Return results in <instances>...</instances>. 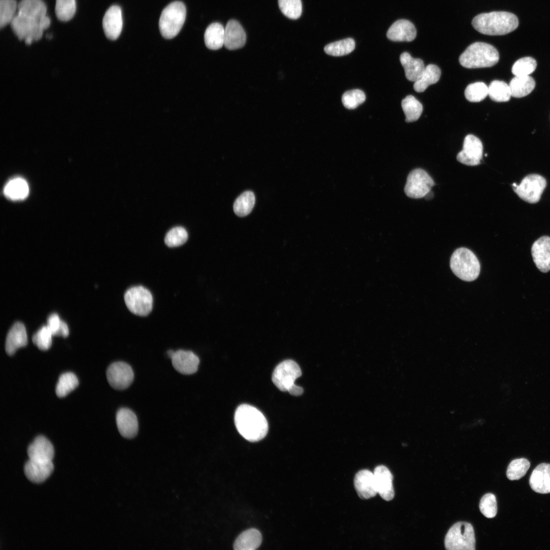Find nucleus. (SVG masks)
Masks as SVG:
<instances>
[{
    "label": "nucleus",
    "mask_w": 550,
    "mask_h": 550,
    "mask_svg": "<svg viewBox=\"0 0 550 550\" xmlns=\"http://www.w3.org/2000/svg\"><path fill=\"white\" fill-rule=\"evenodd\" d=\"M28 337L25 327L20 322H15L8 333L5 350L8 355H13L16 350L26 345Z\"/></svg>",
    "instance_id": "23"
},
{
    "label": "nucleus",
    "mask_w": 550,
    "mask_h": 550,
    "mask_svg": "<svg viewBox=\"0 0 550 550\" xmlns=\"http://www.w3.org/2000/svg\"><path fill=\"white\" fill-rule=\"evenodd\" d=\"M530 466V463L524 458L513 460L509 464L506 475L510 480H519L524 477Z\"/></svg>",
    "instance_id": "38"
},
{
    "label": "nucleus",
    "mask_w": 550,
    "mask_h": 550,
    "mask_svg": "<svg viewBox=\"0 0 550 550\" xmlns=\"http://www.w3.org/2000/svg\"><path fill=\"white\" fill-rule=\"evenodd\" d=\"M531 254L537 268L547 272L550 270V237L543 236L536 240L532 246Z\"/></svg>",
    "instance_id": "14"
},
{
    "label": "nucleus",
    "mask_w": 550,
    "mask_h": 550,
    "mask_svg": "<svg viewBox=\"0 0 550 550\" xmlns=\"http://www.w3.org/2000/svg\"><path fill=\"white\" fill-rule=\"evenodd\" d=\"M246 42L245 33L238 21L229 20L225 28L224 45L229 50L242 47Z\"/></svg>",
    "instance_id": "21"
},
{
    "label": "nucleus",
    "mask_w": 550,
    "mask_h": 550,
    "mask_svg": "<svg viewBox=\"0 0 550 550\" xmlns=\"http://www.w3.org/2000/svg\"><path fill=\"white\" fill-rule=\"evenodd\" d=\"M186 14L184 4L179 1L173 2L162 10L159 20V28L162 36L172 39L180 31Z\"/></svg>",
    "instance_id": "6"
},
{
    "label": "nucleus",
    "mask_w": 550,
    "mask_h": 550,
    "mask_svg": "<svg viewBox=\"0 0 550 550\" xmlns=\"http://www.w3.org/2000/svg\"><path fill=\"white\" fill-rule=\"evenodd\" d=\"M499 54L492 45L481 42H476L469 46L460 55L459 61L466 68L490 67L496 64Z\"/></svg>",
    "instance_id": "3"
},
{
    "label": "nucleus",
    "mask_w": 550,
    "mask_h": 550,
    "mask_svg": "<svg viewBox=\"0 0 550 550\" xmlns=\"http://www.w3.org/2000/svg\"><path fill=\"white\" fill-rule=\"evenodd\" d=\"M434 184L432 178L425 170L416 169L408 175L404 191L409 198H422L430 192Z\"/></svg>",
    "instance_id": "10"
},
{
    "label": "nucleus",
    "mask_w": 550,
    "mask_h": 550,
    "mask_svg": "<svg viewBox=\"0 0 550 550\" xmlns=\"http://www.w3.org/2000/svg\"><path fill=\"white\" fill-rule=\"evenodd\" d=\"M509 86L511 96L521 98L528 95L534 90L535 81L529 75L515 76L511 80Z\"/></svg>",
    "instance_id": "30"
},
{
    "label": "nucleus",
    "mask_w": 550,
    "mask_h": 550,
    "mask_svg": "<svg viewBox=\"0 0 550 550\" xmlns=\"http://www.w3.org/2000/svg\"><path fill=\"white\" fill-rule=\"evenodd\" d=\"M78 385L76 376L72 372L62 374L59 377L56 388L57 395L62 398L67 396Z\"/></svg>",
    "instance_id": "36"
},
{
    "label": "nucleus",
    "mask_w": 550,
    "mask_h": 550,
    "mask_svg": "<svg viewBox=\"0 0 550 550\" xmlns=\"http://www.w3.org/2000/svg\"><path fill=\"white\" fill-rule=\"evenodd\" d=\"M53 470V465L51 461L29 459L24 466V474L27 478L37 483L45 481Z\"/></svg>",
    "instance_id": "18"
},
{
    "label": "nucleus",
    "mask_w": 550,
    "mask_h": 550,
    "mask_svg": "<svg viewBox=\"0 0 550 550\" xmlns=\"http://www.w3.org/2000/svg\"><path fill=\"white\" fill-rule=\"evenodd\" d=\"M529 483L537 493H550V464L542 463L537 465L531 475Z\"/></svg>",
    "instance_id": "24"
},
{
    "label": "nucleus",
    "mask_w": 550,
    "mask_h": 550,
    "mask_svg": "<svg viewBox=\"0 0 550 550\" xmlns=\"http://www.w3.org/2000/svg\"><path fill=\"white\" fill-rule=\"evenodd\" d=\"M255 203V197L252 191L242 193L235 201L233 210L238 216H246L252 211Z\"/></svg>",
    "instance_id": "33"
},
{
    "label": "nucleus",
    "mask_w": 550,
    "mask_h": 550,
    "mask_svg": "<svg viewBox=\"0 0 550 550\" xmlns=\"http://www.w3.org/2000/svg\"><path fill=\"white\" fill-rule=\"evenodd\" d=\"M488 95V87L483 82L469 85L464 91L466 99L473 102H480Z\"/></svg>",
    "instance_id": "39"
},
{
    "label": "nucleus",
    "mask_w": 550,
    "mask_h": 550,
    "mask_svg": "<svg viewBox=\"0 0 550 550\" xmlns=\"http://www.w3.org/2000/svg\"><path fill=\"white\" fill-rule=\"evenodd\" d=\"M27 182L21 178H16L10 180L4 187V194L9 199L20 200L25 199L29 194Z\"/></svg>",
    "instance_id": "32"
},
{
    "label": "nucleus",
    "mask_w": 550,
    "mask_h": 550,
    "mask_svg": "<svg viewBox=\"0 0 550 550\" xmlns=\"http://www.w3.org/2000/svg\"><path fill=\"white\" fill-rule=\"evenodd\" d=\"M475 537L472 525L459 521L453 525L448 531L445 539V548L448 550H474Z\"/></svg>",
    "instance_id": "7"
},
{
    "label": "nucleus",
    "mask_w": 550,
    "mask_h": 550,
    "mask_svg": "<svg viewBox=\"0 0 550 550\" xmlns=\"http://www.w3.org/2000/svg\"><path fill=\"white\" fill-rule=\"evenodd\" d=\"M366 99L364 92L359 89H353L345 92L342 96V102L346 108L351 109L357 107Z\"/></svg>",
    "instance_id": "45"
},
{
    "label": "nucleus",
    "mask_w": 550,
    "mask_h": 550,
    "mask_svg": "<svg viewBox=\"0 0 550 550\" xmlns=\"http://www.w3.org/2000/svg\"><path fill=\"white\" fill-rule=\"evenodd\" d=\"M174 352L175 351H174L173 350H169L168 351L167 354L170 359H171V358L172 357L174 353Z\"/></svg>",
    "instance_id": "50"
},
{
    "label": "nucleus",
    "mask_w": 550,
    "mask_h": 550,
    "mask_svg": "<svg viewBox=\"0 0 550 550\" xmlns=\"http://www.w3.org/2000/svg\"><path fill=\"white\" fill-rule=\"evenodd\" d=\"M441 71L438 66L429 64L425 67L421 77L414 85L417 92H424L429 86L437 82L440 78Z\"/></svg>",
    "instance_id": "31"
},
{
    "label": "nucleus",
    "mask_w": 550,
    "mask_h": 550,
    "mask_svg": "<svg viewBox=\"0 0 550 550\" xmlns=\"http://www.w3.org/2000/svg\"><path fill=\"white\" fill-rule=\"evenodd\" d=\"M50 23V18L46 16L43 17L39 21V24L43 30L47 29L49 26Z\"/></svg>",
    "instance_id": "49"
},
{
    "label": "nucleus",
    "mask_w": 550,
    "mask_h": 550,
    "mask_svg": "<svg viewBox=\"0 0 550 550\" xmlns=\"http://www.w3.org/2000/svg\"><path fill=\"white\" fill-rule=\"evenodd\" d=\"M377 493L384 500H392L395 495L393 485V477L390 470L385 466H376L373 472Z\"/></svg>",
    "instance_id": "19"
},
{
    "label": "nucleus",
    "mask_w": 550,
    "mask_h": 550,
    "mask_svg": "<svg viewBox=\"0 0 550 550\" xmlns=\"http://www.w3.org/2000/svg\"><path fill=\"white\" fill-rule=\"evenodd\" d=\"M472 24L481 34L504 35L514 31L518 25V20L516 16L510 12L493 11L476 16L472 20Z\"/></svg>",
    "instance_id": "2"
},
{
    "label": "nucleus",
    "mask_w": 550,
    "mask_h": 550,
    "mask_svg": "<svg viewBox=\"0 0 550 550\" xmlns=\"http://www.w3.org/2000/svg\"><path fill=\"white\" fill-rule=\"evenodd\" d=\"M116 423L121 435L126 438L134 437L139 426L136 415L128 408H121L116 414Z\"/></svg>",
    "instance_id": "17"
},
{
    "label": "nucleus",
    "mask_w": 550,
    "mask_h": 550,
    "mask_svg": "<svg viewBox=\"0 0 550 550\" xmlns=\"http://www.w3.org/2000/svg\"><path fill=\"white\" fill-rule=\"evenodd\" d=\"M52 335L47 325L42 326L33 336L34 344L41 350H47L51 346Z\"/></svg>",
    "instance_id": "47"
},
{
    "label": "nucleus",
    "mask_w": 550,
    "mask_h": 550,
    "mask_svg": "<svg viewBox=\"0 0 550 550\" xmlns=\"http://www.w3.org/2000/svg\"><path fill=\"white\" fill-rule=\"evenodd\" d=\"M400 61L408 80L415 82L421 77L425 68L421 59L413 58L409 53L404 52L400 55Z\"/></svg>",
    "instance_id": "26"
},
{
    "label": "nucleus",
    "mask_w": 550,
    "mask_h": 550,
    "mask_svg": "<svg viewBox=\"0 0 550 550\" xmlns=\"http://www.w3.org/2000/svg\"><path fill=\"white\" fill-rule=\"evenodd\" d=\"M401 106L405 116V121H417L423 112L422 104L413 95H408L402 100Z\"/></svg>",
    "instance_id": "34"
},
{
    "label": "nucleus",
    "mask_w": 550,
    "mask_h": 550,
    "mask_svg": "<svg viewBox=\"0 0 550 550\" xmlns=\"http://www.w3.org/2000/svg\"><path fill=\"white\" fill-rule=\"evenodd\" d=\"M47 326L51 332L53 336H62L66 337L69 335V328L67 324L63 320H61L58 315L56 313L51 314L47 318Z\"/></svg>",
    "instance_id": "46"
},
{
    "label": "nucleus",
    "mask_w": 550,
    "mask_h": 550,
    "mask_svg": "<svg viewBox=\"0 0 550 550\" xmlns=\"http://www.w3.org/2000/svg\"><path fill=\"white\" fill-rule=\"evenodd\" d=\"M483 145L481 141L473 134L467 135L464 140L463 149L457 155L460 163L470 166L480 163L482 157Z\"/></svg>",
    "instance_id": "13"
},
{
    "label": "nucleus",
    "mask_w": 550,
    "mask_h": 550,
    "mask_svg": "<svg viewBox=\"0 0 550 550\" xmlns=\"http://www.w3.org/2000/svg\"><path fill=\"white\" fill-rule=\"evenodd\" d=\"M51 37H52V36H50V35H46V37L48 38H51Z\"/></svg>",
    "instance_id": "51"
},
{
    "label": "nucleus",
    "mask_w": 550,
    "mask_h": 550,
    "mask_svg": "<svg viewBox=\"0 0 550 550\" xmlns=\"http://www.w3.org/2000/svg\"><path fill=\"white\" fill-rule=\"evenodd\" d=\"M234 422L239 433L246 440H261L268 430L267 421L262 413L248 404H241L236 410Z\"/></svg>",
    "instance_id": "1"
},
{
    "label": "nucleus",
    "mask_w": 550,
    "mask_h": 550,
    "mask_svg": "<svg viewBox=\"0 0 550 550\" xmlns=\"http://www.w3.org/2000/svg\"><path fill=\"white\" fill-rule=\"evenodd\" d=\"M124 299L127 309L136 315L146 316L152 310V295L148 289L142 286L129 288L124 294Z\"/></svg>",
    "instance_id": "8"
},
{
    "label": "nucleus",
    "mask_w": 550,
    "mask_h": 550,
    "mask_svg": "<svg viewBox=\"0 0 550 550\" xmlns=\"http://www.w3.org/2000/svg\"><path fill=\"white\" fill-rule=\"evenodd\" d=\"M102 25L107 38L114 40L119 37L123 27L122 11L119 6L113 5L108 8L104 15Z\"/></svg>",
    "instance_id": "16"
},
{
    "label": "nucleus",
    "mask_w": 550,
    "mask_h": 550,
    "mask_svg": "<svg viewBox=\"0 0 550 550\" xmlns=\"http://www.w3.org/2000/svg\"><path fill=\"white\" fill-rule=\"evenodd\" d=\"M417 35L416 29L410 21L399 19L395 21L389 29L387 36L393 41L409 42L414 40Z\"/></svg>",
    "instance_id": "22"
},
{
    "label": "nucleus",
    "mask_w": 550,
    "mask_h": 550,
    "mask_svg": "<svg viewBox=\"0 0 550 550\" xmlns=\"http://www.w3.org/2000/svg\"><path fill=\"white\" fill-rule=\"evenodd\" d=\"M18 14L38 22L46 16L47 8L42 0H21L18 4Z\"/></svg>",
    "instance_id": "27"
},
{
    "label": "nucleus",
    "mask_w": 550,
    "mask_h": 550,
    "mask_svg": "<svg viewBox=\"0 0 550 550\" xmlns=\"http://www.w3.org/2000/svg\"><path fill=\"white\" fill-rule=\"evenodd\" d=\"M479 508L485 517H494L497 513V503L495 496L491 493L484 495L480 500Z\"/></svg>",
    "instance_id": "48"
},
{
    "label": "nucleus",
    "mask_w": 550,
    "mask_h": 550,
    "mask_svg": "<svg viewBox=\"0 0 550 550\" xmlns=\"http://www.w3.org/2000/svg\"><path fill=\"white\" fill-rule=\"evenodd\" d=\"M301 375V370L296 363L288 360L276 367L272 373V380L280 391H287L293 396H299L303 393V389L295 385L294 381Z\"/></svg>",
    "instance_id": "5"
},
{
    "label": "nucleus",
    "mask_w": 550,
    "mask_h": 550,
    "mask_svg": "<svg viewBox=\"0 0 550 550\" xmlns=\"http://www.w3.org/2000/svg\"><path fill=\"white\" fill-rule=\"evenodd\" d=\"M537 66L536 60L527 57L517 60L512 67V72L515 76H527L533 73Z\"/></svg>",
    "instance_id": "42"
},
{
    "label": "nucleus",
    "mask_w": 550,
    "mask_h": 550,
    "mask_svg": "<svg viewBox=\"0 0 550 550\" xmlns=\"http://www.w3.org/2000/svg\"><path fill=\"white\" fill-rule=\"evenodd\" d=\"M225 28L222 24L214 22L210 24L204 34L206 46L210 49L217 50L224 45Z\"/></svg>",
    "instance_id": "29"
},
{
    "label": "nucleus",
    "mask_w": 550,
    "mask_h": 550,
    "mask_svg": "<svg viewBox=\"0 0 550 550\" xmlns=\"http://www.w3.org/2000/svg\"><path fill=\"white\" fill-rule=\"evenodd\" d=\"M278 5L282 13L291 19H297L302 13L301 0H278Z\"/></svg>",
    "instance_id": "41"
},
{
    "label": "nucleus",
    "mask_w": 550,
    "mask_h": 550,
    "mask_svg": "<svg viewBox=\"0 0 550 550\" xmlns=\"http://www.w3.org/2000/svg\"><path fill=\"white\" fill-rule=\"evenodd\" d=\"M354 485L359 497L368 499L374 497L377 493L373 473L367 470H362L355 475Z\"/></svg>",
    "instance_id": "20"
},
{
    "label": "nucleus",
    "mask_w": 550,
    "mask_h": 550,
    "mask_svg": "<svg viewBox=\"0 0 550 550\" xmlns=\"http://www.w3.org/2000/svg\"><path fill=\"white\" fill-rule=\"evenodd\" d=\"M10 23L13 31L20 40L30 38L37 41L42 36L43 30L39 22L18 13Z\"/></svg>",
    "instance_id": "12"
},
{
    "label": "nucleus",
    "mask_w": 550,
    "mask_h": 550,
    "mask_svg": "<svg viewBox=\"0 0 550 550\" xmlns=\"http://www.w3.org/2000/svg\"><path fill=\"white\" fill-rule=\"evenodd\" d=\"M27 453L29 459L51 461L54 455V449L48 439L40 435L29 445Z\"/></svg>",
    "instance_id": "25"
},
{
    "label": "nucleus",
    "mask_w": 550,
    "mask_h": 550,
    "mask_svg": "<svg viewBox=\"0 0 550 550\" xmlns=\"http://www.w3.org/2000/svg\"><path fill=\"white\" fill-rule=\"evenodd\" d=\"M75 0H56L55 12L58 18L67 21L74 16L76 12Z\"/></svg>",
    "instance_id": "40"
},
{
    "label": "nucleus",
    "mask_w": 550,
    "mask_h": 550,
    "mask_svg": "<svg viewBox=\"0 0 550 550\" xmlns=\"http://www.w3.org/2000/svg\"><path fill=\"white\" fill-rule=\"evenodd\" d=\"M262 542L261 533L257 529H250L241 533L234 543L236 550H254Z\"/></svg>",
    "instance_id": "28"
},
{
    "label": "nucleus",
    "mask_w": 550,
    "mask_h": 550,
    "mask_svg": "<svg viewBox=\"0 0 550 550\" xmlns=\"http://www.w3.org/2000/svg\"><path fill=\"white\" fill-rule=\"evenodd\" d=\"M453 272L465 281H473L479 275L480 264L476 255L470 250L460 248L456 250L450 259Z\"/></svg>",
    "instance_id": "4"
},
{
    "label": "nucleus",
    "mask_w": 550,
    "mask_h": 550,
    "mask_svg": "<svg viewBox=\"0 0 550 550\" xmlns=\"http://www.w3.org/2000/svg\"><path fill=\"white\" fill-rule=\"evenodd\" d=\"M106 377L109 385L117 390L128 388L133 381L134 373L131 367L124 362L111 364L106 370Z\"/></svg>",
    "instance_id": "11"
},
{
    "label": "nucleus",
    "mask_w": 550,
    "mask_h": 550,
    "mask_svg": "<svg viewBox=\"0 0 550 550\" xmlns=\"http://www.w3.org/2000/svg\"><path fill=\"white\" fill-rule=\"evenodd\" d=\"M171 359L174 369L185 375L196 373L200 363L199 358L193 352L181 349L175 351Z\"/></svg>",
    "instance_id": "15"
},
{
    "label": "nucleus",
    "mask_w": 550,
    "mask_h": 550,
    "mask_svg": "<svg viewBox=\"0 0 550 550\" xmlns=\"http://www.w3.org/2000/svg\"><path fill=\"white\" fill-rule=\"evenodd\" d=\"M355 48V42L352 38H346L326 45L325 52L335 57L343 56L351 52Z\"/></svg>",
    "instance_id": "35"
},
{
    "label": "nucleus",
    "mask_w": 550,
    "mask_h": 550,
    "mask_svg": "<svg viewBox=\"0 0 550 550\" xmlns=\"http://www.w3.org/2000/svg\"><path fill=\"white\" fill-rule=\"evenodd\" d=\"M513 189L517 196L529 203L538 202L546 187V181L544 177L538 174H530L526 176L519 185L513 183Z\"/></svg>",
    "instance_id": "9"
},
{
    "label": "nucleus",
    "mask_w": 550,
    "mask_h": 550,
    "mask_svg": "<svg viewBox=\"0 0 550 550\" xmlns=\"http://www.w3.org/2000/svg\"><path fill=\"white\" fill-rule=\"evenodd\" d=\"M488 95L496 102L508 101L512 96L509 86L505 82L498 80H493L490 84Z\"/></svg>",
    "instance_id": "37"
},
{
    "label": "nucleus",
    "mask_w": 550,
    "mask_h": 550,
    "mask_svg": "<svg viewBox=\"0 0 550 550\" xmlns=\"http://www.w3.org/2000/svg\"><path fill=\"white\" fill-rule=\"evenodd\" d=\"M18 5L15 0H0V26L2 29L14 18Z\"/></svg>",
    "instance_id": "44"
},
{
    "label": "nucleus",
    "mask_w": 550,
    "mask_h": 550,
    "mask_svg": "<svg viewBox=\"0 0 550 550\" xmlns=\"http://www.w3.org/2000/svg\"><path fill=\"white\" fill-rule=\"evenodd\" d=\"M187 238L186 230L183 227H177L167 233L164 238V242L170 248L177 247L185 243Z\"/></svg>",
    "instance_id": "43"
}]
</instances>
